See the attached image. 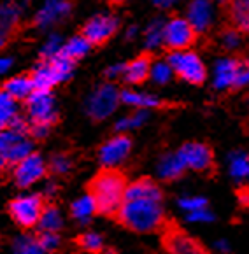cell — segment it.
<instances>
[{"mask_svg": "<svg viewBox=\"0 0 249 254\" xmlns=\"http://www.w3.org/2000/svg\"><path fill=\"white\" fill-rule=\"evenodd\" d=\"M128 176L119 167L102 165L84 184V194L89 198L95 216L112 221L125 200Z\"/></svg>", "mask_w": 249, "mask_h": 254, "instance_id": "obj_1", "label": "cell"}, {"mask_svg": "<svg viewBox=\"0 0 249 254\" xmlns=\"http://www.w3.org/2000/svg\"><path fill=\"white\" fill-rule=\"evenodd\" d=\"M168 212L164 202L149 198H125L112 223L135 235H157Z\"/></svg>", "mask_w": 249, "mask_h": 254, "instance_id": "obj_2", "label": "cell"}, {"mask_svg": "<svg viewBox=\"0 0 249 254\" xmlns=\"http://www.w3.org/2000/svg\"><path fill=\"white\" fill-rule=\"evenodd\" d=\"M157 235L165 254H212L211 249L198 237L191 235L172 216H167Z\"/></svg>", "mask_w": 249, "mask_h": 254, "instance_id": "obj_3", "label": "cell"}, {"mask_svg": "<svg viewBox=\"0 0 249 254\" xmlns=\"http://www.w3.org/2000/svg\"><path fill=\"white\" fill-rule=\"evenodd\" d=\"M49 200L51 198H48L44 193L14 196L5 203V214L14 223L16 228H19L21 232H32L41 223V217Z\"/></svg>", "mask_w": 249, "mask_h": 254, "instance_id": "obj_4", "label": "cell"}, {"mask_svg": "<svg viewBox=\"0 0 249 254\" xmlns=\"http://www.w3.org/2000/svg\"><path fill=\"white\" fill-rule=\"evenodd\" d=\"M72 70H74V62L60 53L58 56L35 67L30 79L34 82V90H51L58 82L67 81L72 75Z\"/></svg>", "mask_w": 249, "mask_h": 254, "instance_id": "obj_5", "label": "cell"}, {"mask_svg": "<svg viewBox=\"0 0 249 254\" xmlns=\"http://www.w3.org/2000/svg\"><path fill=\"white\" fill-rule=\"evenodd\" d=\"M177 154L184 163V167L191 172L202 174V176L207 177H214L218 174L214 151L209 144L197 142V140L186 142L177 149Z\"/></svg>", "mask_w": 249, "mask_h": 254, "instance_id": "obj_6", "label": "cell"}, {"mask_svg": "<svg viewBox=\"0 0 249 254\" xmlns=\"http://www.w3.org/2000/svg\"><path fill=\"white\" fill-rule=\"evenodd\" d=\"M167 62L170 64L174 75H179L186 82L200 84L207 77V68H205L204 60H202L197 53L190 51L188 48L172 51L167 56Z\"/></svg>", "mask_w": 249, "mask_h": 254, "instance_id": "obj_7", "label": "cell"}, {"mask_svg": "<svg viewBox=\"0 0 249 254\" xmlns=\"http://www.w3.org/2000/svg\"><path fill=\"white\" fill-rule=\"evenodd\" d=\"M48 163L39 153L32 151L25 158L12 165V183L18 190L25 191L48 177Z\"/></svg>", "mask_w": 249, "mask_h": 254, "instance_id": "obj_8", "label": "cell"}, {"mask_svg": "<svg viewBox=\"0 0 249 254\" xmlns=\"http://www.w3.org/2000/svg\"><path fill=\"white\" fill-rule=\"evenodd\" d=\"M119 105V90L112 82L100 84L95 91L86 98V114L95 121H104L112 116Z\"/></svg>", "mask_w": 249, "mask_h": 254, "instance_id": "obj_9", "label": "cell"}, {"mask_svg": "<svg viewBox=\"0 0 249 254\" xmlns=\"http://www.w3.org/2000/svg\"><path fill=\"white\" fill-rule=\"evenodd\" d=\"M26 112L30 125H51L58 120V109L51 90H34L26 98Z\"/></svg>", "mask_w": 249, "mask_h": 254, "instance_id": "obj_10", "label": "cell"}, {"mask_svg": "<svg viewBox=\"0 0 249 254\" xmlns=\"http://www.w3.org/2000/svg\"><path fill=\"white\" fill-rule=\"evenodd\" d=\"M193 26L188 23L186 18H174L164 25V44L172 51L190 48L195 41Z\"/></svg>", "mask_w": 249, "mask_h": 254, "instance_id": "obj_11", "label": "cell"}, {"mask_svg": "<svg viewBox=\"0 0 249 254\" xmlns=\"http://www.w3.org/2000/svg\"><path fill=\"white\" fill-rule=\"evenodd\" d=\"M132 151V138L127 133H119L105 140L98 149V161L104 167H119Z\"/></svg>", "mask_w": 249, "mask_h": 254, "instance_id": "obj_12", "label": "cell"}, {"mask_svg": "<svg viewBox=\"0 0 249 254\" xmlns=\"http://www.w3.org/2000/svg\"><path fill=\"white\" fill-rule=\"evenodd\" d=\"M72 11L71 0H42L41 7L35 12L34 23L41 30H49L62 23Z\"/></svg>", "mask_w": 249, "mask_h": 254, "instance_id": "obj_13", "label": "cell"}, {"mask_svg": "<svg viewBox=\"0 0 249 254\" xmlns=\"http://www.w3.org/2000/svg\"><path fill=\"white\" fill-rule=\"evenodd\" d=\"M118 18L114 14H107V12L97 14L84 25L83 35L88 39L89 44H102L114 35V32L118 30Z\"/></svg>", "mask_w": 249, "mask_h": 254, "instance_id": "obj_14", "label": "cell"}, {"mask_svg": "<svg viewBox=\"0 0 249 254\" xmlns=\"http://www.w3.org/2000/svg\"><path fill=\"white\" fill-rule=\"evenodd\" d=\"M165 191L162 188L160 181L153 179L151 176H141L134 181H128L125 198H149L165 202Z\"/></svg>", "mask_w": 249, "mask_h": 254, "instance_id": "obj_15", "label": "cell"}, {"mask_svg": "<svg viewBox=\"0 0 249 254\" xmlns=\"http://www.w3.org/2000/svg\"><path fill=\"white\" fill-rule=\"evenodd\" d=\"M186 19L195 32H207L214 23V2L212 0H190L186 9Z\"/></svg>", "mask_w": 249, "mask_h": 254, "instance_id": "obj_16", "label": "cell"}, {"mask_svg": "<svg viewBox=\"0 0 249 254\" xmlns=\"http://www.w3.org/2000/svg\"><path fill=\"white\" fill-rule=\"evenodd\" d=\"M188 168L184 167V163L179 158L177 151L175 153H167L160 158L158 161V177H160V183L165 184H172L181 181L186 176Z\"/></svg>", "mask_w": 249, "mask_h": 254, "instance_id": "obj_17", "label": "cell"}, {"mask_svg": "<svg viewBox=\"0 0 249 254\" xmlns=\"http://www.w3.org/2000/svg\"><path fill=\"white\" fill-rule=\"evenodd\" d=\"M239 64L234 58H220L212 67V86L216 90H228L234 86Z\"/></svg>", "mask_w": 249, "mask_h": 254, "instance_id": "obj_18", "label": "cell"}, {"mask_svg": "<svg viewBox=\"0 0 249 254\" xmlns=\"http://www.w3.org/2000/svg\"><path fill=\"white\" fill-rule=\"evenodd\" d=\"M71 244L83 254H102L104 253L105 242L100 233L95 232H83L71 239Z\"/></svg>", "mask_w": 249, "mask_h": 254, "instance_id": "obj_19", "label": "cell"}, {"mask_svg": "<svg viewBox=\"0 0 249 254\" xmlns=\"http://www.w3.org/2000/svg\"><path fill=\"white\" fill-rule=\"evenodd\" d=\"M119 102H123L128 107L134 109H157L160 107V98L155 97L151 93H142V91H134V90H125L119 91Z\"/></svg>", "mask_w": 249, "mask_h": 254, "instance_id": "obj_20", "label": "cell"}, {"mask_svg": "<svg viewBox=\"0 0 249 254\" xmlns=\"http://www.w3.org/2000/svg\"><path fill=\"white\" fill-rule=\"evenodd\" d=\"M21 18V4L16 0H0V30L9 32Z\"/></svg>", "mask_w": 249, "mask_h": 254, "instance_id": "obj_21", "label": "cell"}, {"mask_svg": "<svg viewBox=\"0 0 249 254\" xmlns=\"http://www.w3.org/2000/svg\"><path fill=\"white\" fill-rule=\"evenodd\" d=\"M149 65H151L149 58L139 56V58L132 60L128 65H125V68H123V77H125L127 82H130V84H137V82L146 81L149 75Z\"/></svg>", "mask_w": 249, "mask_h": 254, "instance_id": "obj_22", "label": "cell"}, {"mask_svg": "<svg viewBox=\"0 0 249 254\" xmlns=\"http://www.w3.org/2000/svg\"><path fill=\"white\" fill-rule=\"evenodd\" d=\"M42 254H58L62 249V235L60 232H48V230H35L32 233Z\"/></svg>", "mask_w": 249, "mask_h": 254, "instance_id": "obj_23", "label": "cell"}, {"mask_svg": "<svg viewBox=\"0 0 249 254\" xmlns=\"http://www.w3.org/2000/svg\"><path fill=\"white\" fill-rule=\"evenodd\" d=\"M4 90L11 95L14 100H26L28 95L34 91V82L26 75H18V77L9 79L4 84Z\"/></svg>", "mask_w": 249, "mask_h": 254, "instance_id": "obj_24", "label": "cell"}, {"mask_svg": "<svg viewBox=\"0 0 249 254\" xmlns=\"http://www.w3.org/2000/svg\"><path fill=\"white\" fill-rule=\"evenodd\" d=\"M62 216H60V209L53 200H49V203L46 205L44 214L41 217V223L35 230H48V232H62Z\"/></svg>", "mask_w": 249, "mask_h": 254, "instance_id": "obj_25", "label": "cell"}, {"mask_svg": "<svg viewBox=\"0 0 249 254\" xmlns=\"http://www.w3.org/2000/svg\"><path fill=\"white\" fill-rule=\"evenodd\" d=\"M89 48H91V44H89V41L84 37V35H76V37L69 39L67 42H64L62 55L67 56V58H71V60L74 62V60H79V58L88 55Z\"/></svg>", "mask_w": 249, "mask_h": 254, "instance_id": "obj_26", "label": "cell"}, {"mask_svg": "<svg viewBox=\"0 0 249 254\" xmlns=\"http://www.w3.org/2000/svg\"><path fill=\"white\" fill-rule=\"evenodd\" d=\"M16 114H18V100H14L5 90H0V131L9 127Z\"/></svg>", "mask_w": 249, "mask_h": 254, "instance_id": "obj_27", "label": "cell"}, {"mask_svg": "<svg viewBox=\"0 0 249 254\" xmlns=\"http://www.w3.org/2000/svg\"><path fill=\"white\" fill-rule=\"evenodd\" d=\"M164 25H165V21L160 18L153 19L148 25V28H146V32H144L146 49L155 51V49L162 48V44H164Z\"/></svg>", "mask_w": 249, "mask_h": 254, "instance_id": "obj_28", "label": "cell"}, {"mask_svg": "<svg viewBox=\"0 0 249 254\" xmlns=\"http://www.w3.org/2000/svg\"><path fill=\"white\" fill-rule=\"evenodd\" d=\"M149 79H151L155 84H160V86H164V84H168V82L172 81V77H174V70H172L170 64L167 62V58L165 60H157V62H151V65H149Z\"/></svg>", "mask_w": 249, "mask_h": 254, "instance_id": "obj_29", "label": "cell"}, {"mask_svg": "<svg viewBox=\"0 0 249 254\" xmlns=\"http://www.w3.org/2000/svg\"><path fill=\"white\" fill-rule=\"evenodd\" d=\"M149 118V112L146 109H137L134 114H128V116L121 118L119 121H116V130L119 133H125L128 130H135V128L142 127V125L148 121Z\"/></svg>", "mask_w": 249, "mask_h": 254, "instance_id": "obj_30", "label": "cell"}, {"mask_svg": "<svg viewBox=\"0 0 249 254\" xmlns=\"http://www.w3.org/2000/svg\"><path fill=\"white\" fill-rule=\"evenodd\" d=\"M69 214H71L72 219L84 221V219H89V217L95 216V210H93V205H91V202H89V198L84 194V196H81V198H78L76 202L71 203Z\"/></svg>", "mask_w": 249, "mask_h": 254, "instance_id": "obj_31", "label": "cell"}, {"mask_svg": "<svg viewBox=\"0 0 249 254\" xmlns=\"http://www.w3.org/2000/svg\"><path fill=\"white\" fill-rule=\"evenodd\" d=\"M230 172L234 177L242 181L248 177V153L244 151H237L230 156Z\"/></svg>", "mask_w": 249, "mask_h": 254, "instance_id": "obj_32", "label": "cell"}, {"mask_svg": "<svg viewBox=\"0 0 249 254\" xmlns=\"http://www.w3.org/2000/svg\"><path fill=\"white\" fill-rule=\"evenodd\" d=\"M232 18L237 23L239 28L248 30L249 28V4L248 0H235L234 7H232Z\"/></svg>", "mask_w": 249, "mask_h": 254, "instance_id": "obj_33", "label": "cell"}, {"mask_svg": "<svg viewBox=\"0 0 249 254\" xmlns=\"http://www.w3.org/2000/svg\"><path fill=\"white\" fill-rule=\"evenodd\" d=\"M62 48H64V41L58 34H51L48 39L44 41L41 48V55L44 56L46 60H51L55 56H58L62 53Z\"/></svg>", "mask_w": 249, "mask_h": 254, "instance_id": "obj_34", "label": "cell"}, {"mask_svg": "<svg viewBox=\"0 0 249 254\" xmlns=\"http://www.w3.org/2000/svg\"><path fill=\"white\" fill-rule=\"evenodd\" d=\"M72 167L71 160L65 154H55L48 165V174H56V176H64L69 172V168Z\"/></svg>", "mask_w": 249, "mask_h": 254, "instance_id": "obj_35", "label": "cell"}, {"mask_svg": "<svg viewBox=\"0 0 249 254\" xmlns=\"http://www.w3.org/2000/svg\"><path fill=\"white\" fill-rule=\"evenodd\" d=\"M16 254H42V251L39 249L37 242H35L34 235H25L23 239H19L14 246Z\"/></svg>", "mask_w": 249, "mask_h": 254, "instance_id": "obj_36", "label": "cell"}, {"mask_svg": "<svg viewBox=\"0 0 249 254\" xmlns=\"http://www.w3.org/2000/svg\"><path fill=\"white\" fill-rule=\"evenodd\" d=\"M221 42H223L225 48L232 51V49H237L242 44V37L237 30H227L221 37Z\"/></svg>", "mask_w": 249, "mask_h": 254, "instance_id": "obj_37", "label": "cell"}, {"mask_svg": "<svg viewBox=\"0 0 249 254\" xmlns=\"http://www.w3.org/2000/svg\"><path fill=\"white\" fill-rule=\"evenodd\" d=\"M248 82H249V67L248 64H239L237 67V74H235V82H234V86L237 88H244L248 86Z\"/></svg>", "mask_w": 249, "mask_h": 254, "instance_id": "obj_38", "label": "cell"}, {"mask_svg": "<svg viewBox=\"0 0 249 254\" xmlns=\"http://www.w3.org/2000/svg\"><path fill=\"white\" fill-rule=\"evenodd\" d=\"M235 196H237V200H239V205H241L242 209H248V184L242 183L241 186L235 188Z\"/></svg>", "mask_w": 249, "mask_h": 254, "instance_id": "obj_39", "label": "cell"}, {"mask_svg": "<svg viewBox=\"0 0 249 254\" xmlns=\"http://www.w3.org/2000/svg\"><path fill=\"white\" fill-rule=\"evenodd\" d=\"M123 68H125V65H121V64L111 65V67L105 68V77L107 79H118L119 75H123Z\"/></svg>", "mask_w": 249, "mask_h": 254, "instance_id": "obj_40", "label": "cell"}, {"mask_svg": "<svg viewBox=\"0 0 249 254\" xmlns=\"http://www.w3.org/2000/svg\"><path fill=\"white\" fill-rule=\"evenodd\" d=\"M12 67V58L9 56H0V75L7 74Z\"/></svg>", "mask_w": 249, "mask_h": 254, "instance_id": "obj_41", "label": "cell"}, {"mask_svg": "<svg viewBox=\"0 0 249 254\" xmlns=\"http://www.w3.org/2000/svg\"><path fill=\"white\" fill-rule=\"evenodd\" d=\"M153 2H155V5H158V7L168 9V7H172V5H174L177 0H153Z\"/></svg>", "mask_w": 249, "mask_h": 254, "instance_id": "obj_42", "label": "cell"}, {"mask_svg": "<svg viewBox=\"0 0 249 254\" xmlns=\"http://www.w3.org/2000/svg\"><path fill=\"white\" fill-rule=\"evenodd\" d=\"M7 168H9V161H7V158H5V154L0 151V174L5 172Z\"/></svg>", "mask_w": 249, "mask_h": 254, "instance_id": "obj_43", "label": "cell"}, {"mask_svg": "<svg viewBox=\"0 0 249 254\" xmlns=\"http://www.w3.org/2000/svg\"><path fill=\"white\" fill-rule=\"evenodd\" d=\"M102 254H121V253H119V251L118 249H116V247H111V246H105L104 247V253H102Z\"/></svg>", "mask_w": 249, "mask_h": 254, "instance_id": "obj_44", "label": "cell"}, {"mask_svg": "<svg viewBox=\"0 0 249 254\" xmlns=\"http://www.w3.org/2000/svg\"><path fill=\"white\" fill-rule=\"evenodd\" d=\"M135 35H137V28H135V26H130V28L127 30V39H134Z\"/></svg>", "mask_w": 249, "mask_h": 254, "instance_id": "obj_45", "label": "cell"}, {"mask_svg": "<svg viewBox=\"0 0 249 254\" xmlns=\"http://www.w3.org/2000/svg\"><path fill=\"white\" fill-rule=\"evenodd\" d=\"M4 44H5V32L0 30V49L4 48Z\"/></svg>", "mask_w": 249, "mask_h": 254, "instance_id": "obj_46", "label": "cell"}, {"mask_svg": "<svg viewBox=\"0 0 249 254\" xmlns=\"http://www.w3.org/2000/svg\"><path fill=\"white\" fill-rule=\"evenodd\" d=\"M212 2H214V4H220V5H223V4H227L228 0H212Z\"/></svg>", "mask_w": 249, "mask_h": 254, "instance_id": "obj_47", "label": "cell"}, {"mask_svg": "<svg viewBox=\"0 0 249 254\" xmlns=\"http://www.w3.org/2000/svg\"><path fill=\"white\" fill-rule=\"evenodd\" d=\"M2 246H4V237H2V233H0V249H2Z\"/></svg>", "mask_w": 249, "mask_h": 254, "instance_id": "obj_48", "label": "cell"}, {"mask_svg": "<svg viewBox=\"0 0 249 254\" xmlns=\"http://www.w3.org/2000/svg\"><path fill=\"white\" fill-rule=\"evenodd\" d=\"M16 2H19V4H26L28 0H16Z\"/></svg>", "mask_w": 249, "mask_h": 254, "instance_id": "obj_49", "label": "cell"}, {"mask_svg": "<svg viewBox=\"0 0 249 254\" xmlns=\"http://www.w3.org/2000/svg\"><path fill=\"white\" fill-rule=\"evenodd\" d=\"M114 2H123V0H114Z\"/></svg>", "mask_w": 249, "mask_h": 254, "instance_id": "obj_50", "label": "cell"}]
</instances>
